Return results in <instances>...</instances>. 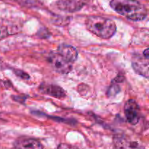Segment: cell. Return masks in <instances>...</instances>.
Here are the masks:
<instances>
[{
  "label": "cell",
  "instance_id": "15",
  "mask_svg": "<svg viewBox=\"0 0 149 149\" xmlns=\"http://www.w3.org/2000/svg\"><path fill=\"white\" fill-rule=\"evenodd\" d=\"M143 56L145 57L146 59L148 60V58H149V49H148V48H146V49L145 51H143Z\"/></svg>",
  "mask_w": 149,
  "mask_h": 149
},
{
  "label": "cell",
  "instance_id": "13",
  "mask_svg": "<svg viewBox=\"0 0 149 149\" xmlns=\"http://www.w3.org/2000/svg\"><path fill=\"white\" fill-rule=\"evenodd\" d=\"M14 72L15 73V74L17 76V77H20V78L23 79V80H28V79L30 78V76L29 75V74L23 71V70H15Z\"/></svg>",
  "mask_w": 149,
  "mask_h": 149
},
{
  "label": "cell",
  "instance_id": "12",
  "mask_svg": "<svg viewBox=\"0 0 149 149\" xmlns=\"http://www.w3.org/2000/svg\"><path fill=\"white\" fill-rule=\"evenodd\" d=\"M10 34H13L10 29L4 25L0 24V40L8 37Z\"/></svg>",
  "mask_w": 149,
  "mask_h": 149
},
{
  "label": "cell",
  "instance_id": "8",
  "mask_svg": "<svg viewBox=\"0 0 149 149\" xmlns=\"http://www.w3.org/2000/svg\"><path fill=\"white\" fill-rule=\"evenodd\" d=\"M16 149H44L42 143L38 140L30 137H20L14 143Z\"/></svg>",
  "mask_w": 149,
  "mask_h": 149
},
{
  "label": "cell",
  "instance_id": "9",
  "mask_svg": "<svg viewBox=\"0 0 149 149\" xmlns=\"http://www.w3.org/2000/svg\"><path fill=\"white\" fill-rule=\"evenodd\" d=\"M39 91L45 94L53 96L57 99H63L66 96V93L63 88L54 84L43 83L39 87Z\"/></svg>",
  "mask_w": 149,
  "mask_h": 149
},
{
  "label": "cell",
  "instance_id": "5",
  "mask_svg": "<svg viewBox=\"0 0 149 149\" xmlns=\"http://www.w3.org/2000/svg\"><path fill=\"white\" fill-rule=\"evenodd\" d=\"M125 114L126 119L132 125H135L141 119V109L135 99H129L125 103Z\"/></svg>",
  "mask_w": 149,
  "mask_h": 149
},
{
  "label": "cell",
  "instance_id": "14",
  "mask_svg": "<svg viewBox=\"0 0 149 149\" xmlns=\"http://www.w3.org/2000/svg\"><path fill=\"white\" fill-rule=\"evenodd\" d=\"M58 149H74L72 146L67 144H60L58 147Z\"/></svg>",
  "mask_w": 149,
  "mask_h": 149
},
{
  "label": "cell",
  "instance_id": "6",
  "mask_svg": "<svg viewBox=\"0 0 149 149\" xmlns=\"http://www.w3.org/2000/svg\"><path fill=\"white\" fill-rule=\"evenodd\" d=\"M132 67L137 74L148 78V60L143 56L136 55L132 58Z\"/></svg>",
  "mask_w": 149,
  "mask_h": 149
},
{
  "label": "cell",
  "instance_id": "10",
  "mask_svg": "<svg viewBox=\"0 0 149 149\" xmlns=\"http://www.w3.org/2000/svg\"><path fill=\"white\" fill-rule=\"evenodd\" d=\"M56 52L71 64L77 61V58H78L77 50L74 46L68 45V44H61L58 46V51H56Z\"/></svg>",
  "mask_w": 149,
  "mask_h": 149
},
{
  "label": "cell",
  "instance_id": "3",
  "mask_svg": "<svg viewBox=\"0 0 149 149\" xmlns=\"http://www.w3.org/2000/svg\"><path fill=\"white\" fill-rule=\"evenodd\" d=\"M113 142L116 149H145L138 140L125 134H115Z\"/></svg>",
  "mask_w": 149,
  "mask_h": 149
},
{
  "label": "cell",
  "instance_id": "2",
  "mask_svg": "<svg viewBox=\"0 0 149 149\" xmlns=\"http://www.w3.org/2000/svg\"><path fill=\"white\" fill-rule=\"evenodd\" d=\"M87 29L102 39H110L116 32V25L113 20L102 16H89L85 20Z\"/></svg>",
  "mask_w": 149,
  "mask_h": 149
},
{
  "label": "cell",
  "instance_id": "1",
  "mask_svg": "<svg viewBox=\"0 0 149 149\" xmlns=\"http://www.w3.org/2000/svg\"><path fill=\"white\" fill-rule=\"evenodd\" d=\"M110 6L118 14L133 21L144 20L148 15L145 6L136 0H111Z\"/></svg>",
  "mask_w": 149,
  "mask_h": 149
},
{
  "label": "cell",
  "instance_id": "4",
  "mask_svg": "<svg viewBox=\"0 0 149 149\" xmlns=\"http://www.w3.org/2000/svg\"><path fill=\"white\" fill-rule=\"evenodd\" d=\"M48 60L53 70L60 74H68L72 70L71 63L57 52H51Z\"/></svg>",
  "mask_w": 149,
  "mask_h": 149
},
{
  "label": "cell",
  "instance_id": "11",
  "mask_svg": "<svg viewBox=\"0 0 149 149\" xmlns=\"http://www.w3.org/2000/svg\"><path fill=\"white\" fill-rule=\"evenodd\" d=\"M120 91V88H119V86L117 84L116 82H115L114 80L112 83L111 86L109 87V90H108V96H115L116 93H119V91Z\"/></svg>",
  "mask_w": 149,
  "mask_h": 149
},
{
  "label": "cell",
  "instance_id": "7",
  "mask_svg": "<svg viewBox=\"0 0 149 149\" xmlns=\"http://www.w3.org/2000/svg\"><path fill=\"white\" fill-rule=\"evenodd\" d=\"M85 3L86 0H58L56 6L60 10L73 13L81 10Z\"/></svg>",
  "mask_w": 149,
  "mask_h": 149
}]
</instances>
